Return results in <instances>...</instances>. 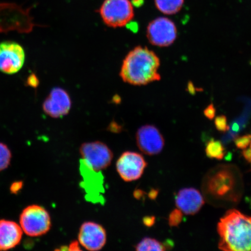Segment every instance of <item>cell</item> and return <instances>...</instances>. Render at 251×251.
I'll return each instance as SVG.
<instances>
[{
    "mask_svg": "<svg viewBox=\"0 0 251 251\" xmlns=\"http://www.w3.org/2000/svg\"><path fill=\"white\" fill-rule=\"evenodd\" d=\"M155 222L154 216H146L143 219V224L147 227H152Z\"/></svg>",
    "mask_w": 251,
    "mask_h": 251,
    "instance_id": "obj_27",
    "label": "cell"
},
{
    "mask_svg": "<svg viewBox=\"0 0 251 251\" xmlns=\"http://www.w3.org/2000/svg\"><path fill=\"white\" fill-rule=\"evenodd\" d=\"M218 231L220 250L251 251V216L229 210L219 222Z\"/></svg>",
    "mask_w": 251,
    "mask_h": 251,
    "instance_id": "obj_2",
    "label": "cell"
},
{
    "mask_svg": "<svg viewBox=\"0 0 251 251\" xmlns=\"http://www.w3.org/2000/svg\"><path fill=\"white\" fill-rule=\"evenodd\" d=\"M25 61V50L20 44L11 41L0 43V72L17 74L23 68Z\"/></svg>",
    "mask_w": 251,
    "mask_h": 251,
    "instance_id": "obj_8",
    "label": "cell"
},
{
    "mask_svg": "<svg viewBox=\"0 0 251 251\" xmlns=\"http://www.w3.org/2000/svg\"><path fill=\"white\" fill-rule=\"evenodd\" d=\"M251 142V134L245 135L235 139L234 143L238 149L244 150L250 146Z\"/></svg>",
    "mask_w": 251,
    "mask_h": 251,
    "instance_id": "obj_23",
    "label": "cell"
},
{
    "mask_svg": "<svg viewBox=\"0 0 251 251\" xmlns=\"http://www.w3.org/2000/svg\"><path fill=\"white\" fill-rule=\"evenodd\" d=\"M215 125L217 130L221 132H226L229 130L227 119L225 115H220L216 117Z\"/></svg>",
    "mask_w": 251,
    "mask_h": 251,
    "instance_id": "obj_22",
    "label": "cell"
},
{
    "mask_svg": "<svg viewBox=\"0 0 251 251\" xmlns=\"http://www.w3.org/2000/svg\"><path fill=\"white\" fill-rule=\"evenodd\" d=\"M79 151L83 161L93 170L101 172L111 165L114 153L105 144L100 141L83 143Z\"/></svg>",
    "mask_w": 251,
    "mask_h": 251,
    "instance_id": "obj_6",
    "label": "cell"
},
{
    "mask_svg": "<svg viewBox=\"0 0 251 251\" xmlns=\"http://www.w3.org/2000/svg\"><path fill=\"white\" fill-rule=\"evenodd\" d=\"M69 250L70 251H80L81 250L79 246V242L77 241H73L69 246Z\"/></svg>",
    "mask_w": 251,
    "mask_h": 251,
    "instance_id": "obj_29",
    "label": "cell"
},
{
    "mask_svg": "<svg viewBox=\"0 0 251 251\" xmlns=\"http://www.w3.org/2000/svg\"><path fill=\"white\" fill-rule=\"evenodd\" d=\"M11 158V152L8 146L4 143H0V172L8 167Z\"/></svg>",
    "mask_w": 251,
    "mask_h": 251,
    "instance_id": "obj_20",
    "label": "cell"
},
{
    "mask_svg": "<svg viewBox=\"0 0 251 251\" xmlns=\"http://www.w3.org/2000/svg\"><path fill=\"white\" fill-rule=\"evenodd\" d=\"M230 172L226 170L221 171L210 178L208 187L210 193L214 195L213 196L224 197L233 190L235 181Z\"/></svg>",
    "mask_w": 251,
    "mask_h": 251,
    "instance_id": "obj_16",
    "label": "cell"
},
{
    "mask_svg": "<svg viewBox=\"0 0 251 251\" xmlns=\"http://www.w3.org/2000/svg\"><path fill=\"white\" fill-rule=\"evenodd\" d=\"M159 11L166 15H174L181 10L184 0H155Z\"/></svg>",
    "mask_w": 251,
    "mask_h": 251,
    "instance_id": "obj_18",
    "label": "cell"
},
{
    "mask_svg": "<svg viewBox=\"0 0 251 251\" xmlns=\"http://www.w3.org/2000/svg\"><path fill=\"white\" fill-rule=\"evenodd\" d=\"M200 90L199 89H196L195 86H194L192 81H189L187 85V92H189L191 95H195L197 91H200Z\"/></svg>",
    "mask_w": 251,
    "mask_h": 251,
    "instance_id": "obj_28",
    "label": "cell"
},
{
    "mask_svg": "<svg viewBox=\"0 0 251 251\" xmlns=\"http://www.w3.org/2000/svg\"><path fill=\"white\" fill-rule=\"evenodd\" d=\"M177 27L167 18L159 17L151 22L147 29V37L152 45L168 47L177 38Z\"/></svg>",
    "mask_w": 251,
    "mask_h": 251,
    "instance_id": "obj_7",
    "label": "cell"
},
{
    "mask_svg": "<svg viewBox=\"0 0 251 251\" xmlns=\"http://www.w3.org/2000/svg\"><path fill=\"white\" fill-rule=\"evenodd\" d=\"M23 230L17 223L0 220V251L14 249L21 243Z\"/></svg>",
    "mask_w": 251,
    "mask_h": 251,
    "instance_id": "obj_15",
    "label": "cell"
},
{
    "mask_svg": "<svg viewBox=\"0 0 251 251\" xmlns=\"http://www.w3.org/2000/svg\"><path fill=\"white\" fill-rule=\"evenodd\" d=\"M33 7L24 9L14 2H0V31L18 30L29 32L32 30L35 24L30 11Z\"/></svg>",
    "mask_w": 251,
    "mask_h": 251,
    "instance_id": "obj_3",
    "label": "cell"
},
{
    "mask_svg": "<svg viewBox=\"0 0 251 251\" xmlns=\"http://www.w3.org/2000/svg\"><path fill=\"white\" fill-rule=\"evenodd\" d=\"M203 114L204 115H205L207 118L210 119V120H212V119L215 117L216 109L213 103L208 105V107L204 110Z\"/></svg>",
    "mask_w": 251,
    "mask_h": 251,
    "instance_id": "obj_25",
    "label": "cell"
},
{
    "mask_svg": "<svg viewBox=\"0 0 251 251\" xmlns=\"http://www.w3.org/2000/svg\"><path fill=\"white\" fill-rule=\"evenodd\" d=\"M183 219V212L179 209L174 210L169 216V225L171 227L178 226Z\"/></svg>",
    "mask_w": 251,
    "mask_h": 251,
    "instance_id": "obj_21",
    "label": "cell"
},
{
    "mask_svg": "<svg viewBox=\"0 0 251 251\" xmlns=\"http://www.w3.org/2000/svg\"><path fill=\"white\" fill-rule=\"evenodd\" d=\"M136 139L138 147L146 155L158 154L164 147V137L153 125H144L140 127L137 131Z\"/></svg>",
    "mask_w": 251,
    "mask_h": 251,
    "instance_id": "obj_10",
    "label": "cell"
},
{
    "mask_svg": "<svg viewBox=\"0 0 251 251\" xmlns=\"http://www.w3.org/2000/svg\"><path fill=\"white\" fill-rule=\"evenodd\" d=\"M25 84L28 87L37 89L39 85V80L35 74H31L27 78Z\"/></svg>",
    "mask_w": 251,
    "mask_h": 251,
    "instance_id": "obj_24",
    "label": "cell"
},
{
    "mask_svg": "<svg viewBox=\"0 0 251 251\" xmlns=\"http://www.w3.org/2000/svg\"><path fill=\"white\" fill-rule=\"evenodd\" d=\"M205 152L209 158L221 160L225 155V149L221 141L211 140L206 144Z\"/></svg>",
    "mask_w": 251,
    "mask_h": 251,
    "instance_id": "obj_19",
    "label": "cell"
},
{
    "mask_svg": "<svg viewBox=\"0 0 251 251\" xmlns=\"http://www.w3.org/2000/svg\"><path fill=\"white\" fill-rule=\"evenodd\" d=\"M144 193L141 190H137L135 191L134 197L137 199H140L141 197H143Z\"/></svg>",
    "mask_w": 251,
    "mask_h": 251,
    "instance_id": "obj_34",
    "label": "cell"
},
{
    "mask_svg": "<svg viewBox=\"0 0 251 251\" xmlns=\"http://www.w3.org/2000/svg\"><path fill=\"white\" fill-rule=\"evenodd\" d=\"M144 0H131V3L134 7L140 8L144 4Z\"/></svg>",
    "mask_w": 251,
    "mask_h": 251,
    "instance_id": "obj_31",
    "label": "cell"
},
{
    "mask_svg": "<svg viewBox=\"0 0 251 251\" xmlns=\"http://www.w3.org/2000/svg\"><path fill=\"white\" fill-rule=\"evenodd\" d=\"M106 232L101 225L94 222H84L79 229L78 241L87 250L99 251L106 243Z\"/></svg>",
    "mask_w": 251,
    "mask_h": 251,
    "instance_id": "obj_11",
    "label": "cell"
},
{
    "mask_svg": "<svg viewBox=\"0 0 251 251\" xmlns=\"http://www.w3.org/2000/svg\"><path fill=\"white\" fill-rule=\"evenodd\" d=\"M172 247V241L162 243L154 238L146 237L136 245L135 249L139 251H163L171 249Z\"/></svg>",
    "mask_w": 251,
    "mask_h": 251,
    "instance_id": "obj_17",
    "label": "cell"
},
{
    "mask_svg": "<svg viewBox=\"0 0 251 251\" xmlns=\"http://www.w3.org/2000/svg\"><path fill=\"white\" fill-rule=\"evenodd\" d=\"M243 155L248 162L251 163V149H244L243 152Z\"/></svg>",
    "mask_w": 251,
    "mask_h": 251,
    "instance_id": "obj_30",
    "label": "cell"
},
{
    "mask_svg": "<svg viewBox=\"0 0 251 251\" xmlns=\"http://www.w3.org/2000/svg\"><path fill=\"white\" fill-rule=\"evenodd\" d=\"M24 186V183L22 181H18L14 182L11 185L10 190L11 193L13 194H17L19 193V191H20L23 188Z\"/></svg>",
    "mask_w": 251,
    "mask_h": 251,
    "instance_id": "obj_26",
    "label": "cell"
},
{
    "mask_svg": "<svg viewBox=\"0 0 251 251\" xmlns=\"http://www.w3.org/2000/svg\"><path fill=\"white\" fill-rule=\"evenodd\" d=\"M80 172L83 177L81 187L85 190L87 200L94 203L102 202V194L104 190L101 172L93 170L82 159L80 160Z\"/></svg>",
    "mask_w": 251,
    "mask_h": 251,
    "instance_id": "obj_12",
    "label": "cell"
},
{
    "mask_svg": "<svg viewBox=\"0 0 251 251\" xmlns=\"http://www.w3.org/2000/svg\"><path fill=\"white\" fill-rule=\"evenodd\" d=\"M147 165L145 159L140 153L126 151L119 156L116 167L122 180L131 182L142 176Z\"/></svg>",
    "mask_w": 251,
    "mask_h": 251,
    "instance_id": "obj_9",
    "label": "cell"
},
{
    "mask_svg": "<svg viewBox=\"0 0 251 251\" xmlns=\"http://www.w3.org/2000/svg\"><path fill=\"white\" fill-rule=\"evenodd\" d=\"M159 191L158 190L153 189L150 191L149 196L150 199L151 200H155L157 196L158 195Z\"/></svg>",
    "mask_w": 251,
    "mask_h": 251,
    "instance_id": "obj_33",
    "label": "cell"
},
{
    "mask_svg": "<svg viewBox=\"0 0 251 251\" xmlns=\"http://www.w3.org/2000/svg\"><path fill=\"white\" fill-rule=\"evenodd\" d=\"M160 60L147 47L137 46L128 53L120 72L122 79L134 86H143L161 80Z\"/></svg>",
    "mask_w": 251,
    "mask_h": 251,
    "instance_id": "obj_1",
    "label": "cell"
},
{
    "mask_svg": "<svg viewBox=\"0 0 251 251\" xmlns=\"http://www.w3.org/2000/svg\"><path fill=\"white\" fill-rule=\"evenodd\" d=\"M20 226L28 236L36 237L48 233L51 228L50 213L44 207L31 205L21 213Z\"/></svg>",
    "mask_w": 251,
    "mask_h": 251,
    "instance_id": "obj_4",
    "label": "cell"
},
{
    "mask_svg": "<svg viewBox=\"0 0 251 251\" xmlns=\"http://www.w3.org/2000/svg\"><path fill=\"white\" fill-rule=\"evenodd\" d=\"M175 201L177 208L187 215L196 214L205 203L201 194L194 188H185L180 190Z\"/></svg>",
    "mask_w": 251,
    "mask_h": 251,
    "instance_id": "obj_14",
    "label": "cell"
},
{
    "mask_svg": "<svg viewBox=\"0 0 251 251\" xmlns=\"http://www.w3.org/2000/svg\"><path fill=\"white\" fill-rule=\"evenodd\" d=\"M72 101L70 95L62 88H54L44 101V112L53 118H61L70 112Z\"/></svg>",
    "mask_w": 251,
    "mask_h": 251,
    "instance_id": "obj_13",
    "label": "cell"
},
{
    "mask_svg": "<svg viewBox=\"0 0 251 251\" xmlns=\"http://www.w3.org/2000/svg\"><path fill=\"white\" fill-rule=\"evenodd\" d=\"M127 27L131 30L136 31L138 30V24L136 23H128L127 25Z\"/></svg>",
    "mask_w": 251,
    "mask_h": 251,
    "instance_id": "obj_32",
    "label": "cell"
},
{
    "mask_svg": "<svg viewBox=\"0 0 251 251\" xmlns=\"http://www.w3.org/2000/svg\"><path fill=\"white\" fill-rule=\"evenodd\" d=\"M98 12L103 23L114 28L126 26L134 16L129 0H105Z\"/></svg>",
    "mask_w": 251,
    "mask_h": 251,
    "instance_id": "obj_5",
    "label": "cell"
}]
</instances>
